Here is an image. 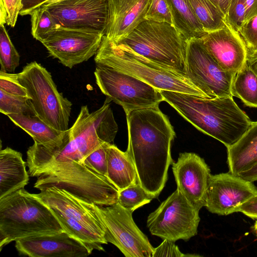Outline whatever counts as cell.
<instances>
[{
	"label": "cell",
	"mask_w": 257,
	"mask_h": 257,
	"mask_svg": "<svg viewBox=\"0 0 257 257\" xmlns=\"http://www.w3.org/2000/svg\"><path fill=\"white\" fill-rule=\"evenodd\" d=\"M125 114L126 152L135 167L139 183L157 198L165 186L168 169L173 163L171 149L176 133L159 105L133 110Z\"/></svg>",
	"instance_id": "obj_1"
},
{
	"label": "cell",
	"mask_w": 257,
	"mask_h": 257,
	"mask_svg": "<svg viewBox=\"0 0 257 257\" xmlns=\"http://www.w3.org/2000/svg\"><path fill=\"white\" fill-rule=\"evenodd\" d=\"M164 101L196 128L226 148L235 143L252 121L232 96L204 98L195 95L160 90Z\"/></svg>",
	"instance_id": "obj_2"
},
{
	"label": "cell",
	"mask_w": 257,
	"mask_h": 257,
	"mask_svg": "<svg viewBox=\"0 0 257 257\" xmlns=\"http://www.w3.org/2000/svg\"><path fill=\"white\" fill-rule=\"evenodd\" d=\"M63 231L50 209L24 188L0 199V250L13 241Z\"/></svg>",
	"instance_id": "obj_3"
},
{
	"label": "cell",
	"mask_w": 257,
	"mask_h": 257,
	"mask_svg": "<svg viewBox=\"0 0 257 257\" xmlns=\"http://www.w3.org/2000/svg\"><path fill=\"white\" fill-rule=\"evenodd\" d=\"M94 56L96 64L110 67L159 90L176 91L208 98L187 77L149 60L127 46L113 43L105 35Z\"/></svg>",
	"instance_id": "obj_4"
},
{
	"label": "cell",
	"mask_w": 257,
	"mask_h": 257,
	"mask_svg": "<svg viewBox=\"0 0 257 257\" xmlns=\"http://www.w3.org/2000/svg\"><path fill=\"white\" fill-rule=\"evenodd\" d=\"M54 186L91 204L117 203L119 190L105 176L80 159L67 160L40 172L34 187L40 190Z\"/></svg>",
	"instance_id": "obj_5"
},
{
	"label": "cell",
	"mask_w": 257,
	"mask_h": 257,
	"mask_svg": "<svg viewBox=\"0 0 257 257\" xmlns=\"http://www.w3.org/2000/svg\"><path fill=\"white\" fill-rule=\"evenodd\" d=\"M34 195L50 209L65 232L93 250H104L102 244L108 242L94 204L54 186Z\"/></svg>",
	"instance_id": "obj_6"
},
{
	"label": "cell",
	"mask_w": 257,
	"mask_h": 257,
	"mask_svg": "<svg viewBox=\"0 0 257 257\" xmlns=\"http://www.w3.org/2000/svg\"><path fill=\"white\" fill-rule=\"evenodd\" d=\"M116 44L127 46L149 60L187 77V40L170 24L145 20Z\"/></svg>",
	"instance_id": "obj_7"
},
{
	"label": "cell",
	"mask_w": 257,
	"mask_h": 257,
	"mask_svg": "<svg viewBox=\"0 0 257 257\" xmlns=\"http://www.w3.org/2000/svg\"><path fill=\"white\" fill-rule=\"evenodd\" d=\"M18 79L26 89L33 114L57 131L68 130L72 103L58 91L50 73L33 61L18 73Z\"/></svg>",
	"instance_id": "obj_8"
},
{
	"label": "cell",
	"mask_w": 257,
	"mask_h": 257,
	"mask_svg": "<svg viewBox=\"0 0 257 257\" xmlns=\"http://www.w3.org/2000/svg\"><path fill=\"white\" fill-rule=\"evenodd\" d=\"M96 83L110 101L122 107L125 113L159 105L164 101L160 90L130 75L101 64H96Z\"/></svg>",
	"instance_id": "obj_9"
},
{
	"label": "cell",
	"mask_w": 257,
	"mask_h": 257,
	"mask_svg": "<svg viewBox=\"0 0 257 257\" xmlns=\"http://www.w3.org/2000/svg\"><path fill=\"white\" fill-rule=\"evenodd\" d=\"M199 210L176 189L148 217L151 233L173 241L188 240L197 235Z\"/></svg>",
	"instance_id": "obj_10"
},
{
	"label": "cell",
	"mask_w": 257,
	"mask_h": 257,
	"mask_svg": "<svg viewBox=\"0 0 257 257\" xmlns=\"http://www.w3.org/2000/svg\"><path fill=\"white\" fill-rule=\"evenodd\" d=\"M94 206L108 243L116 246L126 257H153L154 248L134 221L133 212L118 203Z\"/></svg>",
	"instance_id": "obj_11"
},
{
	"label": "cell",
	"mask_w": 257,
	"mask_h": 257,
	"mask_svg": "<svg viewBox=\"0 0 257 257\" xmlns=\"http://www.w3.org/2000/svg\"><path fill=\"white\" fill-rule=\"evenodd\" d=\"M185 65L188 78L208 98L233 97L231 87L235 74L219 65L200 38L187 40Z\"/></svg>",
	"instance_id": "obj_12"
},
{
	"label": "cell",
	"mask_w": 257,
	"mask_h": 257,
	"mask_svg": "<svg viewBox=\"0 0 257 257\" xmlns=\"http://www.w3.org/2000/svg\"><path fill=\"white\" fill-rule=\"evenodd\" d=\"M104 35L95 31L59 27L41 43L50 56L72 68L95 55Z\"/></svg>",
	"instance_id": "obj_13"
},
{
	"label": "cell",
	"mask_w": 257,
	"mask_h": 257,
	"mask_svg": "<svg viewBox=\"0 0 257 257\" xmlns=\"http://www.w3.org/2000/svg\"><path fill=\"white\" fill-rule=\"evenodd\" d=\"M42 6L58 27L95 31L105 35L107 0H58Z\"/></svg>",
	"instance_id": "obj_14"
},
{
	"label": "cell",
	"mask_w": 257,
	"mask_h": 257,
	"mask_svg": "<svg viewBox=\"0 0 257 257\" xmlns=\"http://www.w3.org/2000/svg\"><path fill=\"white\" fill-rule=\"evenodd\" d=\"M257 195L252 182L230 172L211 175L205 207L211 213L227 215L237 212L238 208Z\"/></svg>",
	"instance_id": "obj_15"
},
{
	"label": "cell",
	"mask_w": 257,
	"mask_h": 257,
	"mask_svg": "<svg viewBox=\"0 0 257 257\" xmlns=\"http://www.w3.org/2000/svg\"><path fill=\"white\" fill-rule=\"evenodd\" d=\"M172 170L178 189L200 210L205 206L210 169L204 160L194 153H181Z\"/></svg>",
	"instance_id": "obj_16"
},
{
	"label": "cell",
	"mask_w": 257,
	"mask_h": 257,
	"mask_svg": "<svg viewBox=\"0 0 257 257\" xmlns=\"http://www.w3.org/2000/svg\"><path fill=\"white\" fill-rule=\"evenodd\" d=\"M200 39L207 51L224 70L235 74L245 64L247 48L239 33L228 24L207 33Z\"/></svg>",
	"instance_id": "obj_17"
},
{
	"label": "cell",
	"mask_w": 257,
	"mask_h": 257,
	"mask_svg": "<svg viewBox=\"0 0 257 257\" xmlns=\"http://www.w3.org/2000/svg\"><path fill=\"white\" fill-rule=\"evenodd\" d=\"M15 247L30 257H86L93 250L65 231L22 238L15 241Z\"/></svg>",
	"instance_id": "obj_18"
},
{
	"label": "cell",
	"mask_w": 257,
	"mask_h": 257,
	"mask_svg": "<svg viewBox=\"0 0 257 257\" xmlns=\"http://www.w3.org/2000/svg\"><path fill=\"white\" fill-rule=\"evenodd\" d=\"M150 0H107L108 16L105 36L117 43L142 22Z\"/></svg>",
	"instance_id": "obj_19"
},
{
	"label": "cell",
	"mask_w": 257,
	"mask_h": 257,
	"mask_svg": "<svg viewBox=\"0 0 257 257\" xmlns=\"http://www.w3.org/2000/svg\"><path fill=\"white\" fill-rule=\"evenodd\" d=\"M22 154L10 147L0 151V199L28 184L29 174Z\"/></svg>",
	"instance_id": "obj_20"
},
{
	"label": "cell",
	"mask_w": 257,
	"mask_h": 257,
	"mask_svg": "<svg viewBox=\"0 0 257 257\" xmlns=\"http://www.w3.org/2000/svg\"><path fill=\"white\" fill-rule=\"evenodd\" d=\"M229 172L235 175L250 169L257 164V121L233 145L227 148Z\"/></svg>",
	"instance_id": "obj_21"
},
{
	"label": "cell",
	"mask_w": 257,
	"mask_h": 257,
	"mask_svg": "<svg viewBox=\"0 0 257 257\" xmlns=\"http://www.w3.org/2000/svg\"><path fill=\"white\" fill-rule=\"evenodd\" d=\"M106 177L119 191L138 182L135 167L127 153L113 144L107 143Z\"/></svg>",
	"instance_id": "obj_22"
},
{
	"label": "cell",
	"mask_w": 257,
	"mask_h": 257,
	"mask_svg": "<svg viewBox=\"0 0 257 257\" xmlns=\"http://www.w3.org/2000/svg\"><path fill=\"white\" fill-rule=\"evenodd\" d=\"M17 126L29 135L34 143L49 145L61 142L66 134L52 127L38 116L26 114H10L7 115Z\"/></svg>",
	"instance_id": "obj_23"
},
{
	"label": "cell",
	"mask_w": 257,
	"mask_h": 257,
	"mask_svg": "<svg viewBox=\"0 0 257 257\" xmlns=\"http://www.w3.org/2000/svg\"><path fill=\"white\" fill-rule=\"evenodd\" d=\"M173 26L186 38H200L207 33L197 18L188 0H167Z\"/></svg>",
	"instance_id": "obj_24"
},
{
	"label": "cell",
	"mask_w": 257,
	"mask_h": 257,
	"mask_svg": "<svg viewBox=\"0 0 257 257\" xmlns=\"http://www.w3.org/2000/svg\"><path fill=\"white\" fill-rule=\"evenodd\" d=\"M231 93L246 106L257 107V76L246 63L234 76Z\"/></svg>",
	"instance_id": "obj_25"
},
{
	"label": "cell",
	"mask_w": 257,
	"mask_h": 257,
	"mask_svg": "<svg viewBox=\"0 0 257 257\" xmlns=\"http://www.w3.org/2000/svg\"><path fill=\"white\" fill-rule=\"evenodd\" d=\"M194 12L206 33L224 27L225 16L210 0H188Z\"/></svg>",
	"instance_id": "obj_26"
},
{
	"label": "cell",
	"mask_w": 257,
	"mask_h": 257,
	"mask_svg": "<svg viewBox=\"0 0 257 257\" xmlns=\"http://www.w3.org/2000/svg\"><path fill=\"white\" fill-rule=\"evenodd\" d=\"M20 56L13 45L5 25H0V66L2 71L14 73Z\"/></svg>",
	"instance_id": "obj_27"
},
{
	"label": "cell",
	"mask_w": 257,
	"mask_h": 257,
	"mask_svg": "<svg viewBox=\"0 0 257 257\" xmlns=\"http://www.w3.org/2000/svg\"><path fill=\"white\" fill-rule=\"evenodd\" d=\"M154 198L138 182L119 191L117 203L133 212L138 208L150 203Z\"/></svg>",
	"instance_id": "obj_28"
},
{
	"label": "cell",
	"mask_w": 257,
	"mask_h": 257,
	"mask_svg": "<svg viewBox=\"0 0 257 257\" xmlns=\"http://www.w3.org/2000/svg\"><path fill=\"white\" fill-rule=\"evenodd\" d=\"M31 16V34L41 42L53 30L59 27L46 8L41 6L35 9Z\"/></svg>",
	"instance_id": "obj_29"
},
{
	"label": "cell",
	"mask_w": 257,
	"mask_h": 257,
	"mask_svg": "<svg viewBox=\"0 0 257 257\" xmlns=\"http://www.w3.org/2000/svg\"><path fill=\"white\" fill-rule=\"evenodd\" d=\"M29 97L14 95L0 89V112L10 114H33Z\"/></svg>",
	"instance_id": "obj_30"
},
{
	"label": "cell",
	"mask_w": 257,
	"mask_h": 257,
	"mask_svg": "<svg viewBox=\"0 0 257 257\" xmlns=\"http://www.w3.org/2000/svg\"><path fill=\"white\" fill-rule=\"evenodd\" d=\"M145 19L165 22L173 25L172 16L167 0H150Z\"/></svg>",
	"instance_id": "obj_31"
},
{
	"label": "cell",
	"mask_w": 257,
	"mask_h": 257,
	"mask_svg": "<svg viewBox=\"0 0 257 257\" xmlns=\"http://www.w3.org/2000/svg\"><path fill=\"white\" fill-rule=\"evenodd\" d=\"M245 0H231L225 16V21L238 32L245 20Z\"/></svg>",
	"instance_id": "obj_32"
},
{
	"label": "cell",
	"mask_w": 257,
	"mask_h": 257,
	"mask_svg": "<svg viewBox=\"0 0 257 257\" xmlns=\"http://www.w3.org/2000/svg\"><path fill=\"white\" fill-rule=\"evenodd\" d=\"M103 143L98 148L87 156L82 161L93 168L99 173L106 176L107 175V155L106 145Z\"/></svg>",
	"instance_id": "obj_33"
},
{
	"label": "cell",
	"mask_w": 257,
	"mask_h": 257,
	"mask_svg": "<svg viewBox=\"0 0 257 257\" xmlns=\"http://www.w3.org/2000/svg\"><path fill=\"white\" fill-rule=\"evenodd\" d=\"M0 89L12 95L28 97L26 89L18 80V73L0 71Z\"/></svg>",
	"instance_id": "obj_34"
},
{
	"label": "cell",
	"mask_w": 257,
	"mask_h": 257,
	"mask_svg": "<svg viewBox=\"0 0 257 257\" xmlns=\"http://www.w3.org/2000/svg\"><path fill=\"white\" fill-rule=\"evenodd\" d=\"M238 33L248 52L257 50V15L245 22Z\"/></svg>",
	"instance_id": "obj_35"
},
{
	"label": "cell",
	"mask_w": 257,
	"mask_h": 257,
	"mask_svg": "<svg viewBox=\"0 0 257 257\" xmlns=\"http://www.w3.org/2000/svg\"><path fill=\"white\" fill-rule=\"evenodd\" d=\"M199 255L184 254L181 252L175 244V242L165 239L158 247L154 248L153 257L157 256H175V257H195Z\"/></svg>",
	"instance_id": "obj_36"
},
{
	"label": "cell",
	"mask_w": 257,
	"mask_h": 257,
	"mask_svg": "<svg viewBox=\"0 0 257 257\" xmlns=\"http://www.w3.org/2000/svg\"><path fill=\"white\" fill-rule=\"evenodd\" d=\"M7 14V24L13 28L16 25L22 8V0H2Z\"/></svg>",
	"instance_id": "obj_37"
},
{
	"label": "cell",
	"mask_w": 257,
	"mask_h": 257,
	"mask_svg": "<svg viewBox=\"0 0 257 257\" xmlns=\"http://www.w3.org/2000/svg\"><path fill=\"white\" fill-rule=\"evenodd\" d=\"M248 217L257 220V195L241 205L237 209Z\"/></svg>",
	"instance_id": "obj_38"
},
{
	"label": "cell",
	"mask_w": 257,
	"mask_h": 257,
	"mask_svg": "<svg viewBox=\"0 0 257 257\" xmlns=\"http://www.w3.org/2000/svg\"><path fill=\"white\" fill-rule=\"evenodd\" d=\"M48 1L49 0H22L20 15H30L35 9L42 6Z\"/></svg>",
	"instance_id": "obj_39"
},
{
	"label": "cell",
	"mask_w": 257,
	"mask_h": 257,
	"mask_svg": "<svg viewBox=\"0 0 257 257\" xmlns=\"http://www.w3.org/2000/svg\"><path fill=\"white\" fill-rule=\"evenodd\" d=\"M245 9L244 22L257 15V0H245Z\"/></svg>",
	"instance_id": "obj_40"
},
{
	"label": "cell",
	"mask_w": 257,
	"mask_h": 257,
	"mask_svg": "<svg viewBox=\"0 0 257 257\" xmlns=\"http://www.w3.org/2000/svg\"><path fill=\"white\" fill-rule=\"evenodd\" d=\"M245 63L257 76V50L252 52L248 51Z\"/></svg>",
	"instance_id": "obj_41"
},
{
	"label": "cell",
	"mask_w": 257,
	"mask_h": 257,
	"mask_svg": "<svg viewBox=\"0 0 257 257\" xmlns=\"http://www.w3.org/2000/svg\"><path fill=\"white\" fill-rule=\"evenodd\" d=\"M237 176L250 182L257 181V164L250 169L240 173Z\"/></svg>",
	"instance_id": "obj_42"
},
{
	"label": "cell",
	"mask_w": 257,
	"mask_h": 257,
	"mask_svg": "<svg viewBox=\"0 0 257 257\" xmlns=\"http://www.w3.org/2000/svg\"><path fill=\"white\" fill-rule=\"evenodd\" d=\"M225 16L231 0H210Z\"/></svg>",
	"instance_id": "obj_43"
},
{
	"label": "cell",
	"mask_w": 257,
	"mask_h": 257,
	"mask_svg": "<svg viewBox=\"0 0 257 257\" xmlns=\"http://www.w3.org/2000/svg\"><path fill=\"white\" fill-rule=\"evenodd\" d=\"M7 14L2 0H0V25L7 24Z\"/></svg>",
	"instance_id": "obj_44"
},
{
	"label": "cell",
	"mask_w": 257,
	"mask_h": 257,
	"mask_svg": "<svg viewBox=\"0 0 257 257\" xmlns=\"http://www.w3.org/2000/svg\"><path fill=\"white\" fill-rule=\"evenodd\" d=\"M252 230L254 233L257 232V220L255 221L253 226H252Z\"/></svg>",
	"instance_id": "obj_45"
},
{
	"label": "cell",
	"mask_w": 257,
	"mask_h": 257,
	"mask_svg": "<svg viewBox=\"0 0 257 257\" xmlns=\"http://www.w3.org/2000/svg\"><path fill=\"white\" fill-rule=\"evenodd\" d=\"M57 1H58V0H49L46 3H45V4H48V3H52V2H53Z\"/></svg>",
	"instance_id": "obj_46"
},
{
	"label": "cell",
	"mask_w": 257,
	"mask_h": 257,
	"mask_svg": "<svg viewBox=\"0 0 257 257\" xmlns=\"http://www.w3.org/2000/svg\"><path fill=\"white\" fill-rule=\"evenodd\" d=\"M255 233L256 234V235L257 236V232H255Z\"/></svg>",
	"instance_id": "obj_47"
}]
</instances>
